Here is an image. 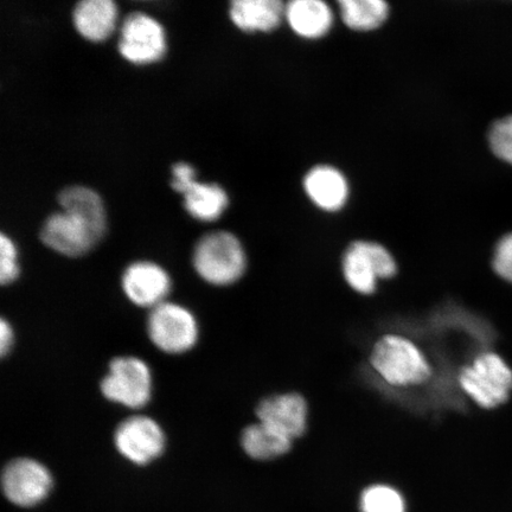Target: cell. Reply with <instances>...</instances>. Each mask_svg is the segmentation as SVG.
Masks as SVG:
<instances>
[{
    "label": "cell",
    "instance_id": "8",
    "mask_svg": "<svg viewBox=\"0 0 512 512\" xmlns=\"http://www.w3.org/2000/svg\"><path fill=\"white\" fill-rule=\"evenodd\" d=\"M113 440L120 456L138 466L155 462L166 447L163 427L146 415H133L121 422Z\"/></svg>",
    "mask_w": 512,
    "mask_h": 512
},
{
    "label": "cell",
    "instance_id": "15",
    "mask_svg": "<svg viewBox=\"0 0 512 512\" xmlns=\"http://www.w3.org/2000/svg\"><path fill=\"white\" fill-rule=\"evenodd\" d=\"M285 10L280 0H234L229 15L243 31H272L285 18Z\"/></svg>",
    "mask_w": 512,
    "mask_h": 512
},
{
    "label": "cell",
    "instance_id": "24",
    "mask_svg": "<svg viewBox=\"0 0 512 512\" xmlns=\"http://www.w3.org/2000/svg\"><path fill=\"white\" fill-rule=\"evenodd\" d=\"M15 344V330L8 320L2 319L0 322V354L3 357L10 354Z\"/></svg>",
    "mask_w": 512,
    "mask_h": 512
},
{
    "label": "cell",
    "instance_id": "1",
    "mask_svg": "<svg viewBox=\"0 0 512 512\" xmlns=\"http://www.w3.org/2000/svg\"><path fill=\"white\" fill-rule=\"evenodd\" d=\"M57 201L62 213L44 221L40 239L68 258H80L98 245L106 228L105 209L95 191L85 187L63 189Z\"/></svg>",
    "mask_w": 512,
    "mask_h": 512
},
{
    "label": "cell",
    "instance_id": "4",
    "mask_svg": "<svg viewBox=\"0 0 512 512\" xmlns=\"http://www.w3.org/2000/svg\"><path fill=\"white\" fill-rule=\"evenodd\" d=\"M459 386L479 407L494 409L504 405L512 393V369L504 358L485 351L459 374Z\"/></svg>",
    "mask_w": 512,
    "mask_h": 512
},
{
    "label": "cell",
    "instance_id": "5",
    "mask_svg": "<svg viewBox=\"0 0 512 512\" xmlns=\"http://www.w3.org/2000/svg\"><path fill=\"white\" fill-rule=\"evenodd\" d=\"M104 398L130 409L149 405L153 376L149 364L136 356L115 357L100 383Z\"/></svg>",
    "mask_w": 512,
    "mask_h": 512
},
{
    "label": "cell",
    "instance_id": "13",
    "mask_svg": "<svg viewBox=\"0 0 512 512\" xmlns=\"http://www.w3.org/2000/svg\"><path fill=\"white\" fill-rule=\"evenodd\" d=\"M256 416L262 424L293 441L306 430V401L294 393L273 395L259 403Z\"/></svg>",
    "mask_w": 512,
    "mask_h": 512
},
{
    "label": "cell",
    "instance_id": "10",
    "mask_svg": "<svg viewBox=\"0 0 512 512\" xmlns=\"http://www.w3.org/2000/svg\"><path fill=\"white\" fill-rule=\"evenodd\" d=\"M118 49L125 60L134 64L162 59L166 49L162 25L142 12L128 15L120 30Z\"/></svg>",
    "mask_w": 512,
    "mask_h": 512
},
{
    "label": "cell",
    "instance_id": "22",
    "mask_svg": "<svg viewBox=\"0 0 512 512\" xmlns=\"http://www.w3.org/2000/svg\"><path fill=\"white\" fill-rule=\"evenodd\" d=\"M19 267L14 242L8 236L0 235V281L2 285H10L17 280Z\"/></svg>",
    "mask_w": 512,
    "mask_h": 512
},
{
    "label": "cell",
    "instance_id": "20",
    "mask_svg": "<svg viewBox=\"0 0 512 512\" xmlns=\"http://www.w3.org/2000/svg\"><path fill=\"white\" fill-rule=\"evenodd\" d=\"M358 509L360 512H408L405 497L388 484H373L364 489Z\"/></svg>",
    "mask_w": 512,
    "mask_h": 512
},
{
    "label": "cell",
    "instance_id": "21",
    "mask_svg": "<svg viewBox=\"0 0 512 512\" xmlns=\"http://www.w3.org/2000/svg\"><path fill=\"white\" fill-rule=\"evenodd\" d=\"M489 145L496 157L512 165V115L499 119L492 125Z\"/></svg>",
    "mask_w": 512,
    "mask_h": 512
},
{
    "label": "cell",
    "instance_id": "18",
    "mask_svg": "<svg viewBox=\"0 0 512 512\" xmlns=\"http://www.w3.org/2000/svg\"><path fill=\"white\" fill-rule=\"evenodd\" d=\"M241 446L248 457L266 462L290 452L292 440L259 421L243 430Z\"/></svg>",
    "mask_w": 512,
    "mask_h": 512
},
{
    "label": "cell",
    "instance_id": "23",
    "mask_svg": "<svg viewBox=\"0 0 512 512\" xmlns=\"http://www.w3.org/2000/svg\"><path fill=\"white\" fill-rule=\"evenodd\" d=\"M492 267L498 277L512 284V233L504 235L498 241L494 259H492Z\"/></svg>",
    "mask_w": 512,
    "mask_h": 512
},
{
    "label": "cell",
    "instance_id": "14",
    "mask_svg": "<svg viewBox=\"0 0 512 512\" xmlns=\"http://www.w3.org/2000/svg\"><path fill=\"white\" fill-rule=\"evenodd\" d=\"M304 188L310 200L320 209L337 211L349 197V185L341 171L332 166L313 168L304 179Z\"/></svg>",
    "mask_w": 512,
    "mask_h": 512
},
{
    "label": "cell",
    "instance_id": "6",
    "mask_svg": "<svg viewBox=\"0 0 512 512\" xmlns=\"http://www.w3.org/2000/svg\"><path fill=\"white\" fill-rule=\"evenodd\" d=\"M147 335L155 347L169 355H182L196 347L200 325L188 307L165 302L150 311Z\"/></svg>",
    "mask_w": 512,
    "mask_h": 512
},
{
    "label": "cell",
    "instance_id": "12",
    "mask_svg": "<svg viewBox=\"0 0 512 512\" xmlns=\"http://www.w3.org/2000/svg\"><path fill=\"white\" fill-rule=\"evenodd\" d=\"M121 287L133 305L151 311L168 302L172 281L169 273L155 262L137 261L124 271Z\"/></svg>",
    "mask_w": 512,
    "mask_h": 512
},
{
    "label": "cell",
    "instance_id": "19",
    "mask_svg": "<svg viewBox=\"0 0 512 512\" xmlns=\"http://www.w3.org/2000/svg\"><path fill=\"white\" fill-rule=\"evenodd\" d=\"M339 8L344 23L358 31L381 27L389 14V6L383 0H343Z\"/></svg>",
    "mask_w": 512,
    "mask_h": 512
},
{
    "label": "cell",
    "instance_id": "17",
    "mask_svg": "<svg viewBox=\"0 0 512 512\" xmlns=\"http://www.w3.org/2000/svg\"><path fill=\"white\" fill-rule=\"evenodd\" d=\"M115 19L117 6L112 0H82L73 10L75 29L93 42L104 41L112 34Z\"/></svg>",
    "mask_w": 512,
    "mask_h": 512
},
{
    "label": "cell",
    "instance_id": "11",
    "mask_svg": "<svg viewBox=\"0 0 512 512\" xmlns=\"http://www.w3.org/2000/svg\"><path fill=\"white\" fill-rule=\"evenodd\" d=\"M171 187L184 195V207L200 221H214L228 206L226 192L217 184L195 182V170L185 163L172 166Z\"/></svg>",
    "mask_w": 512,
    "mask_h": 512
},
{
    "label": "cell",
    "instance_id": "2",
    "mask_svg": "<svg viewBox=\"0 0 512 512\" xmlns=\"http://www.w3.org/2000/svg\"><path fill=\"white\" fill-rule=\"evenodd\" d=\"M192 265L198 277L214 286H229L245 274L247 260L241 242L227 232H214L196 243Z\"/></svg>",
    "mask_w": 512,
    "mask_h": 512
},
{
    "label": "cell",
    "instance_id": "16",
    "mask_svg": "<svg viewBox=\"0 0 512 512\" xmlns=\"http://www.w3.org/2000/svg\"><path fill=\"white\" fill-rule=\"evenodd\" d=\"M285 18L300 37L316 40L328 34L334 15L322 0H293L286 5Z\"/></svg>",
    "mask_w": 512,
    "mask_h": 512
},
{
    "label": "cell",
    "instance_id": "9",
    "mask_svg": "<svg viewBox=\"0 0 512 512\" xmlns=\"http://www.w3.org/2000/svg\"><path fill=\"white\" fill-rule=\"evenodd\" d=\"M53 486L54 479L48 467L36 459L16 458L4 467L3 492L17 507H36L46 501Z\"/></svg>",
    "mask_w": 512,
    "mask_h": 512
},
{
    "label": "cell",
    "instance_id": "7",
    "mask_svg": "<svg viewBox=\"0 0 512 512\" xmlns=\"http://www.w3.org/2000/svg\"><path fill=\"white\" fill-rule=\"evenodd\" d=\"M343 274L358 293L371 294L377 279H389L396 274V262L379 243L357 241L348 248L343 259Z\"/></svg>",
    "mask_w": 512,
    "mask_h": 512
},
{
    "label": "cell",
    "instance_id": "3",
    "mask_svg": "<svg viewBox=\"0 0 512 512\" xmlns=\"http://www.w3.org/2000/svg\"><path fill=\"white\" fill-rule=\"evenodd\" d=\"M371 366L392 386H416L430 380L432 368L418 347L401 336L388 335L375 344Z\"/></svg>",
    "mask_w": 512,
    "mask_h": 512
}]
</instances>
